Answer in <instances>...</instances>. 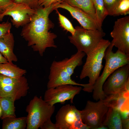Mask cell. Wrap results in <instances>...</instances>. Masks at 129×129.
Returning <instances> with one entry per match:
<instances>
[{
  "mask_svg": "<svg viewBox=\"0 0 129 129\" xmlns=\"http://www.w3.org/2000/svg\"><path fill=\"white\" fill-rule=\"evenodd\" d=\"M54 4L47 7H38L32 17L30 22L23 26L21 35L27 42V45L42 56L48 48H57L54 39L57 35L49 31L54 25L49 18L54 10Z\"/></svg>",
  "mask_w": 129,
  "mask_h": 129,
  "instance_id": "6da1fadb",
  "label": "cell"
},
{
  "mask_svg": "<svg viewBox=\"0 0 129 129\" xmlns=\"http://www.w3.org/2000/svg\"><path fill=\"white\" fill-rule=\"evenodd\" d=\"M86 55L83 52L77 51L70 58L53 61L50 68L47 89L66 84L82 86L83 84L76 82L71 76L76 68L82 64L83 59Z\"/></svg>",
  "mask_w": 129,
  "mask_h": 129,
  "instance_id": "7a4b0ae2",
  "label": "cell"
},
{
  "mask_svg": "<svg viewBox=\"0 0 129 129\" xmlns=\"http://www.w3.org/2000/svg\"><path fill=\"white\" fill-rule=\"evenodd\" d=\"M111 42L102 39L96 48L86 55L85 63L83 66L80 76L81 79L86 77L89 78V83L83 84L82 89L88 92H92L93 86L99 76L103 65L102 62L106 50Z\"/></svg>",
  "mask_w": 129,
  "mask_h": 129,
  "instance_id": "3957f363",
  "label": "cell"
},
{
  "mask_svg": "<svg viewBox=\"0 0 129 129\" xmlns=\"http://www.w3.org/2000/svg\"><path fill=\"white\" fill-rule=\"evenodd\" d=\"M113 47L110 43L106 50L103 58L105 64L103 71L93 86V97L96 101L104 99L107 96L103 91L102 86L109 75L119 67L129 64V56L118 50L114 53L112 50Z\"/></svg>",
  "mask_w": 129,
  "mask_h": 129,
  "instance_id": "277c9868",
  "label": "cell"
},
{
  "mask_svg": "<svg viewBox=\"0 0 129 129\" xmlns=\"http://www.w3.org/2000/svg\"><path fill=\"white\" fill-rule=\"evenodd\" d=\"M55 110L41 97L35 96L30 102L26 108L27 113V129H38L51 118Z\"/></svg>",
  "mask_w": 129,
  "mask_h": 129,
  "instance_id": "5b68a950",
  "label": "cell"
},
{
  "mask_svg": "<svg viewBox=\"0 0 129 129\" xmlns=\"http://www.w3.org/2000/svg\"><path fill=\"white\" fill-rule=\"evenodd\" d=\"M75 28L74 34L68 37L70 42L78 51L83 52L86 55L96 48L106 35L102 30L86 29L78 26Z\"/></svg>",
  "mask_w": 129,
  "mask_h": 129,
  "instance_id": "8992f818",
  "label": "cell"
},
{
  "mask_svg": "<svg viewBox=\"0 0 129 129\" xmlns=\"http://www.w3.org/2000/svg\"><path fill=\"white\" fill-rule=\"evenodd\" d=\"M109 108L104 99L87 101L84 108L80 111L82 122L90 129H96L102 125Z\"/></svg>",
  "mask_w": 129,
  "mask_h": 129,
  "instance_id": "52a82bcc",
  "label": "cell"
},
{
  "mask_svg": "<svg viewBox=\"0 0 129 129\" xmlns=\"http://www.w3.org/2000/svg\"><path fill=\"white\" fill-rule=\"evenodd\" d=\"M29 88L24 76L15 78L0 74V98L10 97L15 101L19 100L27 95Z\"/></svg>",
  "mask_w": 129,
  "mask_h": 129,
  "instance_id": "ba28073f",
  "label": "cell"
},
{
  "mask_svg": "<svg viewBox=\"0 0 129 129\" xmlns=\"http://www.w3.org/2000/svg\"><path fill=\"white\" fill-rule=\"evenodd\" d=\"M55 124L59 129H90L82 122L80 111L74 105L67 104L61 107L55 116Z\"/></svg>",
  "mask_w": 129,
  "mask_h": 129,
  "instance_id": "9c48e42d",
  "label": "cell"
},
{
  "mask_svg": "<svg viewBox=\"0 0 129 129\" xmlns=\"http://www.w3.org/2000/svg\"><path fill=\"white\" fill-rule=\"evenodd\" d=\"M110 34L113 38L111 44L118 50L129 56V16L117 19Z\"/></svg>",
  "mask_w": 129,
  "mask_h": 129,
  "instance_id": "30bf717a",
  "label": "cell"
},
{
  "mask_svg": "<svg viewBox=\"0 0 129 129\" xmlns=\"http://www.w3.org/2000/svg\"><path fill=\"white\" fill-rule=\"evenodd\" d=\"M129 64L118 68L108 77L102 86L103 91L107 96L124 91L129 81Z\"/></svg>",
  "mask_w": 129,
  "mask_h": 129,
  "instance_id": "8fae6325",
  "label": "cell"
},
{
  "mask_svg": "<svg viewBox=\"0 0 129 129\" xmlns=\"http://www.w3.org/2000/svg\"><path fill=\"white\" fill-rule=\"evenodd\" d=\"M82 89L81 87L71 84L62 85L45 91L44 100L51 106L58 103H62L70 100L73 103L75 96Z\"/></svg>",
  "mask_w": 129,
  "mask_h": 129,
  "instance_id": "7c38bea8",
  "label": "cell"
},
{
  "mask_svg": "<svg viewBox=\"0 0 129 129\" xmlns=\"http://www.w3.org/2000/svg\"><path fill=\"white\" fill-rule=\"evenodd\" d=\"M59 8L65 9L68 11L72 16L79 22L84 29L91 30H102L97 22L89 14L82 10L70 6L64 2L57 3L54 4L55 10Z\"/></svg>",
  "mask_w": 129,
  "mask_h": 129,
  "instance_id": "4fadbf2b",
  "label": "cell"
},
{
  "mask_svg": "<svg viewBox=\"0 0 129 129\" xmlns=\"http://www.w3.org/2000/svg\"><path fill=\"white\" fill-rule=\"evenodd\" d=\"M36 9L31 8L27 5L22 3H15L13 6L6 13L5 16L11 17V21L16 28L23 27L30 21Z\"/></svg>",
  "mask_w": 129,
  "mask_h": 129,
  "instance_id": "5bb4252c",
  "label": "cell"
},
{
  "mask_svg": "<svg viewBox=\"0 0 129 129\" xmlns=\"http://www.w3.org/2000/svg\"><path fill=\"white\" fill-rule=\"evenodd\" d=\"M14 42L13 34L11 32L0 38V53L9 62L17 61L13 52Z\"/></svg>",
  "mask_w": 129,
  "mask_h": 129,
  "instance_id": "9a60e30c",
  "label": "cell"
},
{
  "mask_svg": "<svg viewBox=\"0 0 129 129\" xmlns=\"http://www.w3.org/2000/svg\"><path fill=\"white\" fill-rule=\"evenodd\" d=\"M102 125L109 129H122V119L119 111L115 108L109 107Z\"/></svg>",
  "mask_w": 129,
  "mask_h": 129,
  "instance_id": "2e32d148",
  "label": "cell"
},
{
  "mask_svg": "<svg viewBox=\"0 0 129 129\" xmlns=\"http://www.w3.org/2000/svg\"><path fill=\"white\" fill-rule=\"evenodd\" d=\"M60 2H64L82 10L91 15L98 23L92 0H62Z\"/></svg>",
  "mask_w": 129,
  "mask_h": 129,
  "instance_id": "e0dca14e",
  "label": "cell"
},
{
  "mask_svg": "<svg viewBox=\"0 0 129 129\" xmlns=\"http://www.w3.org/2000/svg\"><path fill=\"white\" fill-rule=\"evenodd\" d=\"M27 72L25 70L18 67L12 62L0 64V74L10 77L19 78Z\"/></svg>",
  "mask_w": 129,
  "mask_h": 129,
  "instance_id": "ac0fdd59",
  "label": "cell"
},
{
  "mask_svg": "<svg viewBox=\"0 0 129 129\" xmlns=\"http://www.w3.org/2000/svg\"><path fill=\"white\" fill-rule=\"evenodd\" d=\"M2 120V129H25L27 126V117H9Z\"/></svg>",
  "mask_w": 129,
  "mask_h": 129,
  "instance_id": "d6986e66",
  "label": "cell"
},
{
  "mask_svg": "<svg viewBox=\"0 0 129 129\" xmlns=\"http://www.w3.org/2000/svg\"><path fill=\"white\" fill-rule=\"evenodd\" d=\"M15 101L10 97L0 98V105L2 112L1 119L9 117H16L14 102Z\"/></svg>",
  "mask_w": 129,
  "mask_h": 129,
  "instance_id": "ffe728a7",
  "label": "cell"
},
{
  "mask_svg": "<svg viewBox=\"0 0 129 129\" xmlns=\"http://www.w3.org/2000/svg\"><path fill=\"white\" fill-rule=\"evenodd\" d=\"M93 3L98 25L100 28L102 29V23L108 15V11L105 6L103 0H95Z\"/></svg>",
  "mask_w": 129,
  "mask_h": 129,
  "instance_id": "44dd1931",
  "label": "cell"
},
{
  "mask_svg": "<svg viewBox=\"0 0 129 129\" xmlns=\"http://www.w3.org/2000/svg\"><path fill=\"white\" fill-rule=\"evenodd\" d=\"M129 13V0H120L112 13V16L126 15Z\"/></svg>",
  "mask_w": 129,
  "mask_h": 129,
  "instance_id": "7402d4cb",
  "label": "cell"
},
{
  "mask_svg": "<svg viewBox=\"0 0 129 129\" xmlns=\"http://www.w3.org/2000/svg\"><path fill=\"white\" fill-rule=\"evenodd\" d=\"M58 14L59 23L60 26L65 30L70 32L72 35H73L75 32V29L69 20L66 17L61 14L57 9L55 10Z\"/></svg>",
  "mask_w": 129,
  "mask_h": 129,
  "instance_id": "603a6c76",
  "label": "cell"
},
{
  "mask_svg": "<svg viewBox=\"0 0 129 129\" xmlns=\"http://www.w3.org/2000/svg\"><path fill=\"white\" fill-rule=\"evenodd\" d=\"M15 3L12 0H0V22L2 21L5 14Z\"/></svg>",
  "mask_w": 129,
  "mask_h": 129,
  "instance_id": "cb8c5ba5",
  "label": "cell"
},
{
  "mask_svg": "<svg viewBox=\"0 0 129 129\" xmlns=\"http://www.w3.org/2000/svg\"><path fill=\"white\" fill-rule=\"evenodd\" d=\"M108 15L112 16L113 11L120 0H103Z\"/></svg>",
  "mask_w": 129,
  "mask_h": 129,
  "instance_id": "d4e9b609",
  "label": "cell"
},
{
  "mask_svg": "<svg viewBox=\"0 0 129 129\" xmlns=\"http://www.w3.org/2000/svg\"><path fill=\"white\" fill-rule=\"evenodd\" d=\"M11 23L8 21L0 24V38L11 32Z\"/></svg>",
  "mask_w": 129,
  "mask_h": 129,
  "instance_id": "484cf974",
  "label": "cell"
},
{
  "mask_svg": "<svg viewBox=\"0 0 129 129\" xmlns=\"http://www.w3.org/2000/svg\"><path fill=\"white\" fill-rule=\"evenodd\" d=\"M16 3L25 4L32 9H36L38 7V0H12Z\"/></svg>",
  "mask_w": 129,
  "mask_h": 129,
  "instance_id": "4316f807",
  "label": "cell"
},
{
  "mask_svg": "<svg viewBox=\"0 0 129 129\" xmlns=\"http://www.w3.org/2000/svg\"><path fill=\"white\" fill-rule=\"evenodd\" d=\"M62 0H38V7H47L57 3Z\"/></svg>",
  "mask_w": 129,
  "mask_h": 129,
  "instance_id": "83f0119b",
  "label": "cell"
},
{
  "mask_svg": "<svg viewBox=\"0 0 129 129\" xmlns=\"http://www.w3.org/2000/svg\"><path fill=\"white\" fill-rule=\"evenodd\" d=\"M40 128L41 129H59L56 124L52 122L51 118L46 121Z\"/></svg>",
  "mask_w": 129,
  "mask_h": 129,
  "instance_id": "f1b7e54d",
  "label": "cell"
},
{
  "mask_svg": "<svg viewBox=\"0 0 129 129\" xmlns=\"http://www.w3.org/2000/svg\"><path fill=\"white\" fill-rule=\"evenodd\" d=\"M122 119L129 118V110L119 112Z\"/></svg>",
  "mask_w": 129,
  "mask_h": 129,
  "instance_id": "f546056e",
  "label": "cell"
},
{
  "mask_svg": "<svg viewBox=\"0 0 129 129\" xmlns=\"http://www.w3.org/2000/svg\"><path fill=\"white\" fill-rule=\"evenodd\" d=\"M123 128L124 129H129V118L122 119Z\"/></svg>",
  "mask_w": 129,
  "mask_h": 129,
  "instance_id": "4dcf8cb0",
  "label": "cell"
},
{
  "mask_svg": "<svg viewBox=\"0 0 129 129\" xmlns=\"http://www.w3.org/2000/svg\"><path fill=\"white\" fill-rule=\"evenodd\" d=\"M8 62L7 59L0 53V64L6 63Z\"/></svg>",
  "mask_w": 129,
  "mask_h": 129,
  "instance_id": "1f68e13d",
  "label": "cell"
},
{
  "mask_svg": "<svg viewBox=\"0 0 129 129\" xmlns=\"http://www.w3.org/2000/svg\"><path fill=\"white\" fill-rule=\"evenodd\" d=\"M108 129L106 126L103 125H101L98 127L96 129Z\"/></svg>",
  "mask_w": 129,
  "mask_h": 129,
  "instance_id": "d6a6232c",
  "label": "cell"
},
{
  "mask_svg": "<svg viewBox=\"0 0 129 129\" xmlns=\"http://www.w3.org/2000/svg\"><path fill=\"white\" fill-rule=\"evenodd\" d=\"M2 112L1 108L0 105V119H1L2 115Z\"/></svg>",
  "mask_w": 129,
  "mask_h": 129,
  "instance_id": "836d02e7",
  "label": "cell"
},
{
  "mask_svg": "<svg viewBox=\"0 0 129 129\" xmlns=\"http://www.w3.org/2000/svg\"><path fill=\"white\" fill-rule=\"evenodd\" d=\"M93 2H94V1L95 0H92Z\"/></svg>",
  "mask_w": 129,
  "mask_h": 129,
  "instance_id": "e575fe53",
  "label": "cell"
}]
</instances>
